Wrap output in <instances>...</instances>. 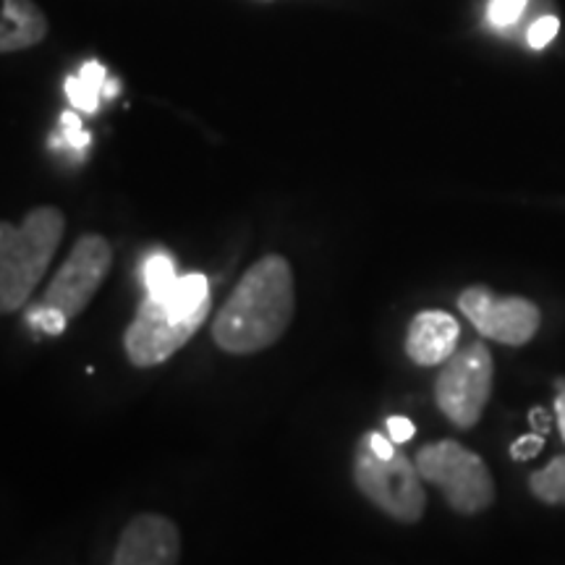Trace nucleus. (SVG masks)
<instances>
[{
    "instance_id": "f257e3e1",
    "label": "nucleus",
    "mask_w": 565,
    "mask_h": 565,
    "mask_svg": "<svg viewBox=\"0 0 565 565\" xmlns=\"http://www.w3.org/2000/svg\"><path fill=\"white\" fill-rule=\"evenodd\" d=\"M296 312L294 270L286 257L257 259L212 322V338L228 353H257L280 341Z\"/></svg>"
},
{
    "instance_id": "f03ea898",
    "label": "nucleus",
    "mask_w": 565,
    "mask_h": 565,
    "mask_svg": "<svg viewBox=\"0 0 565 565\" xmlns=\"http://www.w3.org/2000/svg\"><path fill=\"white\" fill-rule=\"evenodd\" d=\"M66 217L58 207H34L19 225L0 221V315L30 301L58 252Z\"/></svg>"
},
{
    "instance_id": "7ed1b4c3",
    "label": "nucleus",
    "mask_w": 565,
    "mask_h": 565,
    "mask_svg": "<svg viewBox=\"0 0 565 565\" xmlns=\"http://www.w3.org/2000/svg\"><path fill=\"white\" fill-rule=\"evenodd\" d=\"M353 482L370 503L404 524H416L427 508L424 479L401 448L391 458H380L362 437L353 450Z\"/></svg>"
},
{
    "instance_id": "20e7f679",
    "label": "nucleus",
    "mask_w": 565,
    "mask_h": 565,
    "mask_svg": "<svg viewBox=\"0 0 565 565\" xmlns=\"http://www.w3.org/2000/svg\"><path fill=\"white\" fill-rule=\"evenodd\" d=\"M424 482L435 484L461 515H477L494 503V479L484 458L456 440L422 445L414 458Z\"/></svg>"
},
{
    "instance_id": "39448f33",
    "label": "nucleus",
    "mask_w": 565,
    "mask_h": 565,
    "mask_svg": "<svg viewBox=\"0 0 565 565\" xmlns=\"http://www.w3.org/2000/svg\"><path fill=\"white\" fill-rule=\"evenodd\" d=\"M492 383V353L487 343L475 341L440 364L435 380V401L450 424H456L458 429H471L490 404Z\"/></svg>"
},
{
    "instance_id": "423d86ee",
    "label": "nucleus",
    "mask_w": 565,
    "mask_h": 565,
    "mask_svg": "<svg viewBox=\"0 0 565 565\" xmlns=\"http://www.w3.org/2000/svg\"><path fill=\"white\" fill-rule=\"evenodd\" d=\"M207 315L210 309H202V312L189 317H179L168 307H162L158 299H152L150 294H145V299H141L137 309V317H134V322L124 335L129 362L134 366H158L168 362L202 328Z\"/></svg>"
},
{
    "instance_id": "0eeeda50",
    "label": "nucleus",
    "mask_w": 565,
    "mask_h": 565,
    "mask_svg": "<svg viewBox=\"0 0 565 565\" xmlns=\"http://www.w3.org/2000/svg\"><path fill=\"white\" fill-rule=\"evenodd\" d=\"M113 265V249L97 233H87L76 242L74 249L66 257V263L58 267L51 286L40 303L61 309L63 315L76 317L87 309V303L95 299L97 288L108 278Z\"/></svg>"
},
{
    "instance_id": "6e6552de",
    "label": "nucleus",
    "mask_w": 565,
    "mask_h": 565,
    "mask_svg": "<svg viewBox=\"0 0 565 565\" xmlns=\"http://www.w3.org/2000/svg\"><path fill=\"white\" fill-rule=\"evenodd\" d=\"M458 309L479 335L503 345H526L536 335L542 312L524 296H498L484 286H469L458 296Z\"/></svg>"
},
{
    "instance_id": "1a4fd4ad",
    "label": "nucleus",
    "mask_w": 565,
    "mask_h": 565,
    "mask_svg": "<svg viewBox=\"0 0 565 565\" xmlns=\"http://www.w3.org/2000/svg\"><path fill=\"white\" fill-rule=\"evenodd\" d=\"M181 532L171 519L141 513L124 529L110 565H179Z\"/></svg>"
},
{
    "instance_id": "9d476101",
    "label": "nucleus",
    "mask_w": 565,
    "mask_h": 565,
    "mask_svg": "<svg viewBox=\"0 0 565 565\" xmlns=\"http://www.w3.org/2000/svg\"><path fill=\"white\" fill-rule=\"evenodd\" d=\"M458 338H461V324L454 315L427 309L408 324L406 353L419 366L445 364L458 351Z\"/></svg>"
},
{
    "instance_id": "9b49d317",
    "label": "nucleus",
    "mask_w": 565,
    "mask_h": 565,
    "mask_svg": "<svg viewBox=\"0 0 565 565\" xmlns=\"http://www.w3.org/2000/svg\"><path fill=\"white\" fill-rule=\"evenodd\" d=\"M47 38V17L34 0H3L0 53H21Z\"/></svg>"
},
{
    "instance_id": "f8f14e48",
    "label": "nucleus",
    "mask_w": 565,
    "mask_h": 565,
    "mask_svg": "<svg viewBox=\"0 0 565 565\" xmlns=\"http://www.w3.org/2000/svg\"><path fill=\"white\" fill-rule=\"evenodd\" d=\"M108 82V71L100 61H87L76 76L66 79V97L79 113H97L103 100V87Z\"/></svg>"
},
{
    "instance_id": "ddd939ff",
    "label": "nucleus",
    "mask_w": 565,
    "mask_h": 565,
    "mask_svg": "<svg viewBox=\"0 0 565 565\" xmlns=\"http://www.w3.org/2000/svg\"><path fill=\"white\" fill-rule=\"evenodd\" d=\"M529 490L547 505H565V456H555L547 466L529 477Z\"/></svg>"
},
{
    "instance_id": "4468645a",
    "label": "nucleus",
    "mask_w": 565,
    "mask_h": 565,
    "mask_svg": "<svg viewBox=\"0 0 565 565\" xmlns=\"http://www.w3.org/2000/svg\"><path fill=\"white\" fill-rule=\"evenodd\" d=\"M141 278H145L147 294L154 299H162L179 282L181 275L175 273L173 257L168 252H152L141 265Z\"/></svg>"
},
{
    "instance_id": "2eb2a0df",
    "label": "nucleus",
    "mask_w": 565,
    "mask_h": 565,
    "mask_svg": "<svg viewBox=\"0 0 565 565\" xmlns=\"http://www.w3.org/2000/svg\"><path fill=\"white\" fill-rule=\"evenodd\" d=\"M89 131H84L82 126V118L76 110H66L61 113V134L58 137L51 139V145L55 150H61V147H68V150H76V152H84L89 147Z\"/></svg>"
},
{
    "instance_id": "dca6fc26",
    "label": "nucleus",
    "mask_w": 565,
    "mask_h": 565,
    "mask_svg": "<svg viewBox=\"0 0 565 565\" xmlns=\"http://www.w3.org/2000/svg\"><path fill=\"white\" fill-rule=\"evenodd\" d=\"M26 322H30V328L40 330V333L61 335L63 330H66L68 317L63 315L61 309H55V307H45V303H34L30 312H26Z\"/></svg>"
},
{
    "instance_id": "f3484780",
    "label": "nucleus",
    "mask_w": 565,
    "mask_h": 565,
    "mask_svg": "<svg viewBox=\"0 0 565 565\" xmlns=\"http://www.w3.org/2000/svg\"><path fill=\"white\" fill-rule=\"evenodd\" d=\"M529 0H490L487 6V19L492 26L503 30V26H513L521 19V13L526 11Z\"/></svg>"
},
{
    "instance_id": "a211bd4d",
    "label": "nucleus",
    "mask_w": 565,
    "mask_h": 565,
    "mask_svg": "<svg viewBox=\"0 0 565 565\" xmlns=\"http://www.w3.org/2000/svg\"><path fill=\"white\" fill-rule=\"evenodd\" d=\"M557 30H561V19H557V17L536 19L534 24L529 26V32H526L529 47H534V51H542V47H547L550 42L555 40Z\"/></svg>"
},
{
    "instance_id": "6ab92c4d",
    "label": "nucleus",
    "mask_w": 565,
    "mask_h": 565,
    "mask_svg": "<svg viewBox=\"0 0 565 565\" xmlns=\"http://www.w3.org/2000/svg\"><path fill=\"white\" fill-rule=\"evenodd\" d=\"M385 427H387V437H391L395 445L408 443L416 433V427L406 419V416H391V419L385 422Z\"/></svg>"
},
{
    "instance_id": "aec40b11",
    "label": "nucleus",
    "mask_w": 565,
    "mask_h": 565,
    "mask_svg": "<svg viewBox=\"0 0 565 565\" xmlns=\"http://www.w3.org/2000/svg\"><path fill=\"white\" fill-rule=\"evenodd\" d=\"M542 445H545V440H542V435H526L521 437V440L513 443L511 448V456L515 458V461H529V458H534L536 454L542 450Z\"/></svg>"
},
{
    "instance_id": "412c9836",
    "label": "nucleus",
    "mask_w": 565,
    "mask_h": 565,
    "mask_svg": "<svg viewBox=\"0 0 565 565\" xmlns=\"http://www.w3.org/2000/svg\"><path fill=\"white\" fill-rule=\"evenodd\" d=\"M366 443H370V448L377 454L380 458H391L395 450H398V445H395L391 437H385L383 433H366Z\"/></svg>"
},
{
    "instance_id": "4be33fe9",
    "label": "nucleus",
    "mask_w": 565,
    "mask_h": 565,
    "mask_svg": "<svg viewBox=\"0 0 565 565\" xmlns=\"http://www.w3.org/2000/svg\"><path fill=\"white\" fill-rule=\"evenodd\" d=\"M555 416L557 429H561V437L565 443V380H557L555 383Z\"/></svg>"
},
{
    "instance_id": "5701e85b",
    "label": "nucleus",
    "mask_w": 565,
    "mask_h": 565,
    "mask_svg": "<svg viewBox=\"0 0 565 565\" xmlns=\"http://www.w3.org/2000/svg\"><path fill=\"white\" fill-rule=\"evenodd\" d=\"M118 89H121V87H118L116 79L105 82V87H103V100H110V97H116Z\"/></svg>"
}]
</instances>
